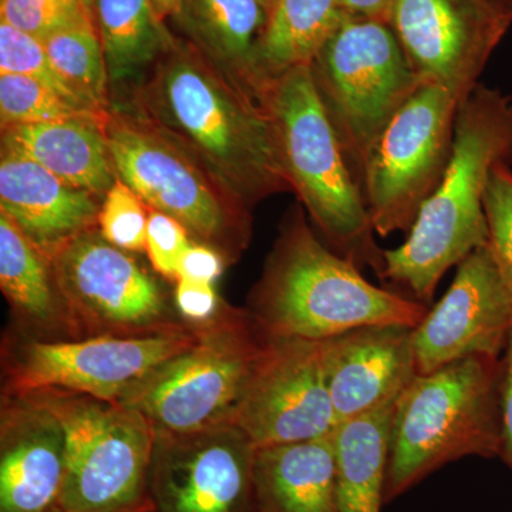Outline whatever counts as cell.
<instances>
[{"label": "cell", "instance_id": "cell-1", "mask_svg": "<svg viewBox=\"0 0 512 512\" xmlns=\"http://www.w3.org/2000/svg\"><path fill=\"white\" fill-rule=\"evenodd\" d=\"M138 117L251 210L291 190L264 104L200 50L178 45L137 92Z\"/></svg>", "mask_w": 512, "mask_h": 512}, {"label": "cell", "instance_id": "cell-2", "mask_svg": "<svg viewBox=\"0 0 512 512\" xmlns=\"http://www.w3.org/2000/svg\"><path fill=\"white\" fill-rule=\"evenodd\" d=\"M512 165V96L478 83L461 103L453 154L400 247L384 251L380 281L429 306L451 266L488 244L484 202L494 168Z\"/></svg>", "mask_w": 512, "mask_h": 512}, {"label": "cell", "instance_id": "cell-3", "mask_svg": "<svg viewBox=\"0 0 512 512\" xmlns=\"http://www.w3.org/2000/svg\"><path fill=\"white\" fill-rule=\"evenodd\" d=\"M265 339L325 340L375 325L419 326L429 306L370 284L359 266L323 244L301 207L282 222L247 308Z\"/></svg>", "mask_w": 512, "mask_h": 512}, {"label": "cell", "instance_id": "cell-4", "mask_svg": "<svg viewBox=\"0 0 512 512\" xmlns=\"http://www.w3.org/2000/svg\"><path fill=\"white\" fill-rule=\"evenodd\" d=\"M274 124L286 177L328 247L382 279L384 251L350 170L311 66L269 80L259 92Z\"/></svg>", "mask_w": 512, "mask_h": 512}, {"label": "cell", "instance_id": "cell-5", "mask_svg": "<svg viewBox=\"0 0 512 512\" xmlns=\"http://www.w3.org/2000/svg\"><path fill=\"white\" fill-rule=\"evenodd\" d=\"M500 453V357L471 356L417 375L394 409L384 503L451 461Z\"/></svg>", "mask_w": 512, "mask_h": 512}, {"label": "cell", "instance_id": "cell-6", "mask_svg": "<svg viewBox=\"0 0 512 512\" xmlns=\"http://www.w3.org/2000/svg\"><path fill=\"white\" fill-rule=\"evenodd\" d=\"M28 394L59 417L66 433V474L57 510L148 511L156 431L143 414L124 403L69 390Z\"/></svg>", "mask_w": 512, "mask_h": 512}, {"label": "cell", "instance_id": "cell-7", "mask_svg": "<svg viewBox=\"0 0 512 512\" xmlns=\"http://www.w3.org/2000/svg\"><path fill=\"white\" fill-rule=\"evenodd\" d=\"M311 69L350 170L362 188L376 141L419 89V77L387 23L348 13Z\"/></svg>", "mask_w": 512, "mask_h": 512}, {"label": "cell", "instance_id": "cell-8", "mask_svg": "<svg viewBox=\"0 0 512 512\" xmlns=\"http://www.w3.org/2000/svg\"><path fill=\"white\" fill-rule=\"evenodd\" d=\"M266 339L247 309L224 308L197 326L190 348L156 370L124 400L156 433H191L229 424Z\"/></svg>", "mask_w": 512, "mask_h": 512}, {"label": "cell", "instance_id": "cell-9", "mask_svg": "<svg viewBox=\"0 0 512 512\" xmlns=\"http://www.w3.org/2000/svg\"><path fill=\"white\" fill-rule=\"evenodd\" d=\"M117 178L147 208L170 215L192 241L237 261L251 239L249 210L232 200L184 151L140 119L116 113L104 121Z\"/></svg>", "mask_w": 512, "mask_h": 512}, {"label": "cell", "instance_id": "cell-10", "mask_svg": "<svg viewBox=\"0 0 512 512\" xmlns=\"http://www.w3.org/2000/svg\"><path fill=\"white\" fill-rule=\"evenodd\" d=\"M461 103L446 87L421 83L380 134L362 180L379 237L409 232L439 188L453 154Z\"/></svg>", "mask_w": 512, "mask_h": 512}, {"label": "cell", "instance_id": "cell-11", "mask_svg": "<svg viewBox=\"0 0 512 512\" xmlns=\"http://www.w3.org/2000/svg\"><path fill=\"white\" fill-rule=\"evenodd\" d=\"M197 340V326L147 336L3 342L2 393L62 389L123 403L148 377Z\"/></svg>", "mask_w": 512, "mask_h": 512}, {"label": "cell", "instance_id": "cell-12", "mask_svg": "<svg viewBox=\"0 0 512 512\" xmlns=\"http://www.w3.org/2000/svg\"><path fill=\"white\" fill-rule=\"evenodd\" d=\"M50 262L73 340L157 335L191 326L171 309L156 279L97 228L67 242Z\"/></svg>", "mask_w": 512, "mask_h": 512}, {"label": "cell", "instance_id": "cell-13", "mask_svg": "<svg viewBox=\"0 0 512 512\" xmlns=\"http://www.w3.org/2000/svg\"><path fill=\"white\" fill-rule=\"evenodd\" d=\"M255 450L232 424L156 433L147 512H259Z\"/></svg>", "mask_w": 512, "mask_h": 512}, {"label": "cell", "instance_id": "cell-14", "mask_svg": "<svg viewBox=\"0 0 512 512\" xmlns=\"http://www.w3.org/2000/svg\"><path fill=\"white\" fill-rule=\"evenodd\" d=\"M229 424L244 431L255 447L332 433L338 420L320 340L266 339Z\"/></svg>", "mask_w": 512, "mask_h": 512}, {"label": "cell", "instance_id": "cell-15", "mask_svg": "<svg viewBox=\"0 0 512 512\" xmlns=\"http://www.w3.org/2000/svg\"><path fill=\"white\" fill-rule=\"evenodd\" d=\"M511 23L485 0H393L389 26L420 82L464 101Z\"/></svg>", "mask_w": 512, "mask_h": 512}, {"label": "cell", "instance_id": "cell-16", "mask_svg": "<svg viewBox=\"0 0 512 512\" xmlns=\"http://www.w3.org/2000/svg\"><path fill=\"white\" fill-rule=\"evenodd\" d=\"M512 329V293L484 245L457 266L453 284L413 329L417 373L471 356L500 357Z\"/></svg>", "mask_w": 512, "mask_h": 512}, {"label": "cell", "instance_id": "cell-17", "mask_svg": "<svg viewBox=\"0 0 512 512\" xmlns=\"http://www.w3.org/2000/svg\"><path fill=\"white\" fill-rule=\"evenodd\" d=\"M320 343L338 424L396 402L419 375L409 326H362Z\"/></svg>", "mask_w": 512, "mask_h": 512}, {"label": "cell", "instance_id": "cell-18", "mask_svg": "<svg viewBox=\"0 0 512 512\" xmlns=\"http://www.w3.org/2000/svg\"><path fill=\"white\" fill-rule=\"evenodd\" d=\"M66 474V433L32 394L2 393L0 512H52Z\"/></svg>", "mask_w": 512, "mask_h": 512}, {"label": "cell", "instance_id": "cell-19", "mask_svg": "<svg viewBox=\"0 0 512 512\" xmlns=\"http://www.w3.org/2000/svg\"><path fill=\"white\" fill-rule=\"evenodd\" d=\"M90 192L64 183L42 165L2 151L0 214L47 256L97 228L101 204Z\"/></svg>", "mask_w": 512, "mask_h": 512}, {"label": "cell", "instance_id": "cell-20", "mask_svg": "<svg viewBox=\"0 0 512 512\" xmlns=\"http://www.w3.org/2000/svg\"><path fill=\"white\" fill-rule=\"evenodd\" d=\"M2 151L42 165L64 183L104 198L117 178L104 120L80 116L2 128Z\"/></svg>", "mask_w": 512, "mask_h": 512}, {"label": "cell", "instance_id": "cell-21", "mask_svg": "<svg viewBox=\"0 0 512 512\" xmlns=\"http://www.w3.org/2000/svg\"><path fill=\"white\" fill-rule=\"evenodd\" d=\"M254 483L259 512H338L333 431L256 447Z\"/></svg>", "mask_w": 512, "mask_h": 512}, {"label": "cell", "instance_id": "cell-22", "mask_svg": "<svg viewBox=\"0 0 512 512\" xmlns=\"http://www.w3.org/2000/svg\"><path fill=\"white\" fill-rule=\"evenodd\" d=\"M0 288L28 338L73 340L72 322L57 288L52 262L0 214Z\"/></svg>", "mask_w": 512, "mask_h": 512}, {"label": "cell", "instance_id": "cell-23", "mask_svg": "<svg viewBox=\"0 0 512 512\" xmlns=\"http://www.w3.org/2000/svg\"><path fill=\"white\" fill-rule=\"evenodd\" d=\"M397 400L333 430L338 512L382 510Z\"/></svg>", "mask_w": 512, "mask_h": 512}, {"label": "cell", "instance_id": "cell-24", "mask_svg": "<svg viewBox=\"0 0 512 512\" xmlns=\"http://www.w3.org/2000/svg\"><path fill=\"white\" fill-rule=\"evenodd\" d=\"M110 87H140L177 40L164 26L151 0H94Z\"/></svg>", "mask_w": 512, "mask_h": 512}, {"label": "cell", "instance_id": "cell-25", "mask_svg": "<svg viewBox=\"0 0 512 512\" xmlns=\"http://www.w3.org/2000/svg\"><path fill=\"white\" fill-rule=\"evenodd\" d=\"M345 18L339 0H276L256 47V87L311 66Z\"/></svg>", "mask_w": 512, "mask_h": 512}, {"label": "cell", "instance_id": "cell-26", "mask_svg": "<svg viewBox=\"0 0 512 512\" xmlns=\"http://www.w3.org/2000/svg\"><path fill=\"white\" fill-rule=\"evenodd\" d=\"M266 18L261 0H184L181 16L202 53L256 99V47Z\"/></svg>", "mask_w": 512, "mask_h": 512}, {"label": "cell", "instance_id": "cell-27", "mask_svg": "<svg viewBox=\"0 0 512 512\" xmlns=\"http://www.w3.org/2000/svg\"><path fill=\"white\" fill-rule=\"evenodd\" d=\"M47 56L64 82L94 113L107 117L110 111L109 73L94 19L60 30L45 42Z\"/></svg>", "mask_w": 512, "mask_h": 512}, {"label": "cell", "instance_id": "cell-28", "mask_svg": "<svg viewBox=\"0 0 512 512\" xmlns=\"http://www.w3.org/2000/svg\"><path fill=\"white\" fill-rule=\"evenodd\" d=\"M80 116L99 117L77 109L45 84L30 77L12 73L0 74L2 128L50 123Z\"/></svg>", "mask_w": 512, "mask_h": 512}, {"label": "cell", "instance_id": "cell-29", "mask_svg": "<svg viewBox=\"0 0 512 512\" xmlns=\"http://www.w3.org/2000/svg\"><path fill=\"white\" fill-rule=\"evenodd\" d=\"M5 73L30 77L36 82L45 84L77 109L99 116L84 104V101L73 92L72 87L57 73L40 40L26 35L22 30L13 28L6 22H0V74Z\"/></svg>", "mask_w": 512, "mask_h": 512}, {"label": "cell", "instance_id": "cell-30", "mask_svg": "<svg viewBox=\"0 0 512 512\" xmlns=\"http://www.w3.org/2000/svg\"><path fill=\"white\" fill-rule=\"evenodd\" d=\"M150 212L123 181L117 180L101 202L97 229L114 247L127 252L146 251Z\"/></svg>", "mask_w": 512, "mask_h": 512}, {"label": "cell", "instance_id": "cell-31", "mask_svg": "<svg viewBox=\"0 0 512 512\" xmlns=\"http://www.w3.org/2000/svg\"><path fill=\"white\" fill-rule=\"evenodd\" d=\"M0 18L43 43L47 37L93 16L83 0H2Z\"/></svg>", "mask_w": 512, "mask_h": 512}, {"label": "cell", "instance_id": "cell-32", "mask_svg": "<svg viewBox=\"0 0 512 512\" xmlns=\"http://www.w3.org/2000/svg\"><path fill=\"white\" fill-rule=\"evenodd\" d=\"M488 247L505 285L512 293V171L511 165L494 168L484 202Z\"/></svg>", "mask_w": 512, "mask_h": 512}, {"label": "cell", "instance_id": "cell-33", "mask_svg": "<svg viewBox=\"0 0 512 512\" xmlns=\"http://www.w3.org/2000/svg\"><path fill=\"white\" fill-rule=\"evenodd\" d=\"M191 242L190 232L181 222L163 212L150 210L146 252L158 274L177 282L181 261Z\"/></svg>", "mask_w": 512, "mask_h": 512}, {"label": "cell", "instance_id": "cell-34", "mask_svg": "<svg viewBox=\"0 0 512 512\" xmlns=\"http://www.w3.org/2000/svg\"><path fill=\"white\" fill-rule=\"evenodd\" d=\"M224 305L214 284L190 279L175 282V311L188 325L200 326L211 322L220 315Z\"/></svg>", "mask_w": 512, "mask_h": 512}, {"label": "cell", "instance_id": "cell-35", "mask_svg": "<svg viewBox=\"0 0 512 512\" xmlns=\"http://www.w3.org/2000/svg\"><path fill=\"white\" fill-rule=\"evenodd\" d=\"M227 264V258L218 249L192 241L181 261L178 279L215 284Z\"/></svg>", "mask_w": 512, "mask_h": 512}, {"label": "cell", "instance_id": "cell-36", "mask_svg": "<svg viewBox=\"0 0 512 512\" xmlns=\"http://www.w3.org/2000/svg\"><path fill=\"white\" fill-rule=\"evenodd\" d=\"M512 468V329L501 359V453Z\"/></svg>", "mask_w": 512, "mask_h": 512}, {"label": "cell", "instance_id": "cell-37", "mask_svg": "<svg viewBox=\"0 0 512 512\" xmlns=\"http://www.w3.org/2000/svg\"><path fill=\"white\" fill-rule=\"evenodd\" d=\"M339 5L350 16L389 25L393 0H339Z\"/></svg>", "mask_w": 512, "mask_h": 512}, {"label": "cell", "instance_id": "cell-38", "mask_svg": "<svg viewBox=\"0 0 512 512\" xmlns=\"http://www.w3.org/2000/svg\"><path fill=\"white\" fill-rule=\"evenodd\" d=\"M154 9L161 19L177 18L183 16L184 0H151Z\"/></svg>", "mask_w": 512, "mask_h": 512}, {"label": "cell", "instance_id": "cell-39", "mask_svg": "<svg viewBox=\"0 0 512 512\" xmlns=\"http://www.w3.org/2000/svg\"><path fill=\"white\" fill-rule=\"evenodd\" d=\"M485 2L493 5L495 9L505 13V15L512 16V0H485Z\"/></svg>", "mask_w": 512, "mask_h": 512}, {"label": "cell", "instance_id": "cell-40", "mask_svg": "<svg viewBox=\"0 0 512 512\" xmlns=\"http://www.w3.org/2000/svg\"><path fill=\"white\" fill-rule=\"evenodd\" d=\"M84 5H86L87 10L92 13L93 16V8H94V0H83Z\"/></svg>", "mask_w": 512, "mask_h": 512}, {"label": "cell", "instance_id": "cell-41", "mask_svg": "<svg viewBox=\"0 0 512 512\" xmlns=\"http://www.w3.org/2000/svg\"><path fill=\"white\" fill-rule=\"evenodd\" d=\"M275 2L276 0H261V3L265 6L266 10L271 9Z\"/></svg>", "mask_w": 512, "mask_h": 512}, {"label": "cell", "instance_id": "cell-42", "mask_svg": "<svg viewBox=\"0 0 512 512\" xmlns=\"http://www.w3.org/2000/svg\"><path fill=\"white\" fill-rule=\"evenodd\" d=\"M52 512H62V511H59V510H57V508H56V510H55V511H52Z\"/></svg>", "mask_w": 512, "mask_h": 512}, {"label": "cell", "instance_id": "cell-43", "mask_svg": "<svg viewBox=\"0 0 512 512\" xmlns=\"http://www.w3.org/2000/svg\"><path fill=\"white\" fill-rule=\"evenodd\" d=\"M0 2H2V0H0Z\"/></svg>", "mask_w": 512, "mask_h": 512}]
</instances>
